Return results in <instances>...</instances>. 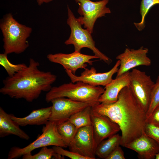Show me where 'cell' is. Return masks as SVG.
<instances>
[{"instance_id":"cell-1","label":"cell","mask_w":159,"mask_h":159,"mask_svg":"<svg viewBox=\"0 0 159 159\" xmlns=\"http://www.w3.org/2000/svg\"><path fill=\"white\" fill-rule=\"evenodd\" d=\"M91 109L108 117L119 125L122 133L121 145L123 147L140 136L144 131L147 112L135 99L129 86L120 91L116 102L107 104L100 103Z\"/></svg>"},{"instance_id":"cell-2","label":"cell","mask_w":159,"mask_h":159,"mask_svg":"<svg viewBox=\"0 0 159 159\" xmlns=\"http://www.w3.org/2000/svg\"><path fill=\"white\" fill-rule=\"evenodd\" d=\"M39 62L30 58L28 65L3 80L0 92L16 99L29 102L37 99L42 92L49 91L57 77L50 72L39 70Z\"/></svg>"},{"instance_id":"cell-3","label":"cell","mask_w":159,"mask_h":159,"mask_svg":"<svg viewBox=\"0 0 159 159\" xmlns=\"http://www.w3.org/2000/svg\"><path fill=\"white\" fill-rule=\"evenodd\" d=\"M76 82H71L52 87L46 95V102H49L54 98L65 97L88 104L92 107L100 103L99 99L104 92V88L100 86H92L81 81Z\"/></svg>"},{"instance_id":"cell-4","label":"cell","mask_w":159,"mask_h":159,"mask_svg":"<svg viewBox=\"0 0 159 159\" xmlns=\"http://www.w3.org/2000/svg\"><path fill=\"white\" fill-rule=\"evenodd\" d=\"M0 28L3 37L4 53L20 54L28 47L27 39L32 33V28L19 23L11 13L4 16Z\"/></svg>"},{"instance_id":"cell-5","label":"cell","mask_w":159,"mask_h":159,"mask_svg":"<svg viewBox=\"0 0 159 159\" xmlns=\"http://www.w3.org/2000/svg\"><path fill=\"white\" fill-rule=\"evenodd\" d=\"M68 18L67 23L71 29L68 39L64 42L67 45L72 44L75 51L80 52L82 49L87 48L91 50L98 59L108 64L112 62V59L102 52L95 46L91 34L82 25L78 18H76L69 6H67Z\"/></svg>"},{"instance_id":"cell-6","label":"cell","mask_w":159,"mask_h":159,"mask_svg":"<svg viewBox=\"0 0 159 159\" xmlns=\"http://www.w3.org/2000/svg\"><path fill=\"white\" fill-rule=\"evenodd\" d=\"M57 127L55 123L49 120L43 127L42 134L34 141L24 148H11L8 153V159H17L35 149L49 146L67 147L58 132Z\"/></svg>"},{"instance_id":"cell-7","label":"cell","mask_w":159,"mask_h":159,"mask_svg":"<svg viewBox=\"0 0 159 159\" xmlns=\"http://www.w3.org/2000/svg\"><path fill=\"white\" fill-rule=\"evenodd\" d=\"M78 5L77 12L81 16L78 18L85 28L92 34L97 19L105 16L111 11L106 5L109 0L93 1L91 0H74Z\"/></svg>"},{"instance_id":"cell-8","label":"cell","mask_w":159,"mask_h":159,"mask_svg":"<svg viewBox=\"0 0 159 159\" xmlns=\"http://www.w3.org/2000/svg\"><path fill=\"white\" fill-rule=\"evenodd\" d=\"M129 87L138 102L147 113L155 83L146 73L136 68L130 72Z\"/></svg>"},{"instance_id":"cell-9","label":"cell","mask_w":159,"mask_h":159,"mask_svg":"<svg viewBox=\"0 0 159 159\" xmlns=\"http://www.w3.org/2000/svg\"><path fill=\"white\" fill-rule=\"evenodd\" d=\"M50 102L52 105L51 114L49 120L57 125L68 120L70 117L76 113L87 107L91 106L88 104L65 97L55 98Z\"/></svg>"},{"instance_id":"cell-10","label":"cell","mask_w":159,"mask_h":159,"mask_svg":"<svg viewBox=\"0 0 159 159\" xmlns=\"http://www.w3.org/2000/svg\"><path fill=\"white\" fill-rule=\"evenodd\" d=\"M69 148L70 150L88 159H96V146L92 125L78 128Z\"/></svg>"},{"instance_id":"cell-11","label":"cell","mask_w":159,"mask_h":159,"mask_svg":"<svg viewBox=\"0 0 159 159\" xmlns=\"http://www.w3.org/2000/svg\"><path fill=\"white\" fill-rule=\"evenodd\" d=\"M47 58L50 62L61 65L65 69L70 70L74 74L78 69L86 68L87 63L92 65L93 61L92 59L98 58L95 55L84 54L75 51L67 54L61 53L49 54Z\"/></svg>"},{"instance_id":"cell-12","label":"cell","mask_w":159,"mask_h":159,"mask_svg":"<svg viewBox=\"0 0 159 159\" xmlns=\"http://www.w3.org/2000/svg\"><path fill=\"white\" fill-rule=\"evenodd\" d=\"M148 51V48L143 46L136 50L126 48L123 52L116 57V59L120 61L116 77L138 66L150 65L151 61L147 55Z\"/></svg>"},{"instance_id":"cell-13","label":"cell","mask_w":159,"mask_h":159,"mask_svg":"<svg viewBox=\"0 0 159 159\" xmlns=\"http://www.w3.org/2000/svg\"><path fill=\"white\" fill-rule=\"evenodd\" d=\"M120 61L118 60L113 67L109 71L104 73H97L96 69L92 67L90 69H85L80 76H77L69 70L65 71L72 83L81 81L94 86H105L112 80V77L118 71Z\"/></svg>"},{"instance_id":"cell-14","label":"cell","mask_w":159,"mask_h":159,"mask_svg":"<svg viewBox=\"0 0 159 159\" xmlns=\"http://www.w3.org/2000/svg\"><path fill=\"white\" fill-rule=\"evenodd\" d=\"M91 120L96 147L102 140L120 130L119 125L108 117L93 111Z\"/></svg>"},{"instance_id":"cell-15","label":"cell","mask_w":159,"mask_h":159,"mask_svg":"<svg viewBox=\"0 0 159 159\" xmlns=\"http://www.w3.org/2000/svg\"><path fill=\"white\" fill-rule=\"evenodd\" d=\"M124 147L137 153L138 157L143 159H153L159 154V146L144 131L139 137L126 144Z\"/></svg>"},{"instance_id":"cell-16","label":"cell","mask_w":159,"mask_h":159,"mask_svg":"<svg viewBox=\"0 0 159 159\" xmlns=\"http://www.w3.org/2000/svg\"><path fill=\"white\" fill-rule=\"evenodd\" d=\"M130 78V72L128 71L112 79L105 86V91L99 98V102L107 104L116 102L120 91L125 87L129 85Z\"/></svg>"},{"instance_id":"cell-17","label":"cell","mask_w":159,"mask_h":159,"mask_svg":"<svg viewBox=\"0 0 159 159\" xmlns=\"http://www.w3.org/2000/svg\"><path fill=\"white\" fill-rule=\"evenodd\" d=\"M19 125L11 117L10 114L0 107V137L14 135L21 139L28 140L30 137L21 129Z\"/></svg>"},{"instance_id":"cell-18","label":"cell","mask_w":159,"mask_h":159,"mask_svg":"<svg viewBox=\"0 0 159 159\" xmlns=\"http://www.w3.org/2000/svg\"><path fill=\"white\" fill-rule=\"evenodd\" d=\"M51 114V106L34 110L29 115L23 117H17L11 114L10 115L20 126H25L45 125L49 121Z\"/></svg>"},{"instance_id":"cell-19","label":"cell","mask_w":159,"mask_h":159,"mask_svg":"<svg viewBox=\"0 0 159 159\" xmlns=\"http://www.w3.org/2000/svg\"><path fill=\"white\" fill-rule=\"evenodd\" d=\"M121 136L117 133L103 140L96 147V156L100 158L106 159L115 148L121 145Z\"/></svg>"},{"instance_id":"cell-20","label":"cell","mask_w":159,"mask_h":159,"mask_svg":"<svg viewBox=\"0 0 159 159\" xmlns=\"http://www.w3.org/2000/svg\"><path fill=\"white\" fill-rule=\"evenodd\" d=\"M58 132L63 141L69 147L77 132L78 128L68 120L57 125Z\"/></svg>"},{"instance_id":"cell-21","label":"cell","mask_w":159,"mask_h":159,"mask_svg":"<svg viewBox=\"0 0 159 159\" xmlns=\"http://www.w3.org/2000/svg\"><path fill=\"white\" fill-rule=\"evenodd\" d=\"M91 106H88L76 113L68 119L77 128L92 125Z\"/></svg>"},{"instance_id":"cell-22","label":"cell","mask_w":159,"mask_h":159,"mask_svg":"<svg viewBox=\"0 0 159 159\" xmlns=\"http://www.w3.org/2000/svg\"><path fill=\"white\" fill-rule=\"evenodd\" d=\"M0 64L5 69L10 77L13 76L27 66L23 63L18 64L12 63L8 58L7 54L4 53L0 54Z\"/></svg>"},{"instance_id":"cell-23","label":"cell","mask_w":159,"mask_h":159,"mask_svg":"<svg viewBox=\"0 0 159 159\" xmlns=\"http://www.w3.org/2000/svg\"><path fill=\"white\" fill-rule=\"evenodd\" d=\"M158 4L159 0H142L140 9L141 16V21L138 23H134L139 31H141L145 28V18L150 9L155 5Z\"/></svg>"},{"instance_id":"cell-24","label":"cell","mask_w":159,"mask_h":159,"mask_svg":"<svg viewBox=\"0 0 159 159\" xmlns=\"http://www.w3.org/2000/svg\"><path fill=\"white\" fill-rule=\"evenodd\" d=\"M56 153L53 149L49 148L47 147L42 148L40 151L37 154L32 155L31 153L22 156L23 159H50L54 157Z\"/></svg>"},{"instance_id":"cell-25","label":"cell","mask_w":159,"mask_h":159,"mask_svg":"<svg viewBox=\"0 0 159 159\" xmlns=\"http://www.w3.org/2000/svg\"><path fill=\"white\" fill-rule=\"evenodd\" d=\"M159 104V76L153 86L150 105L147 113V118L151 114L155 107Z\"/></svg>"},{"instance_id":"cell-26","label":"cell","mask_w":159,"mask_h":159,"mask_svg":"<svg viewBox=\"0 0 159 159\" xmlns=\"http://www.w3.org/2000/svg\"><path fill=\"white\" fill-rule=\"evenodd\" d=\"M63 148L60 146H53L52 148L55 153L63 156H66L72 159H88L87 157L72 151H69L64 150Z\"/></svg>"},{"instance_id":"cell-27","label":"cell","mask_w":159,"mask_h":159,"mask_svg":"<svg viewBox=\"0 0 159 159\" xmlns=\"http://www.w3.org/2000/svg\"><path fill=\"white\" fill-rule=\"evenodd\" d=\"M144 131L146 134L153 139L159 146V127L146 123Z\"/></svg>"},{"instance_id":"cell-28","label":"cell","mask_w":159,"mask_h":159,"mask_svg":"<svg viewBox=\"0 0 159 159\" xmlns=\"http://www.w3.org/2000/svg\"><path fill=\"white\" fill-rule=\"evenodd\" d=\"M146 123L159 127V104L154 109L147 119Z\"/></svg>"},{"instance_id":"cell-29","label":"cell","mask_w":159,"mask_h":159,"mask_svg":"<svg viewBox=\"0 0 159 159\" xmlns=\"http://www.w3.org/2000/svg\"><path fill=\"white\" fill-rule=\"evenodd\" d=\"M124 153L119 146L115 148L108 156L106 159H125Z\"/></svg>"},{"instance_id":"cell-30","label":"cell","mask_w":159,"mask_h":159,"mask_svg":"<svg viewBox=\"0 0 159 159\" xmlns=\"http://www.w3.org/2000/svg\"><path fill=\"white\" fill-rule=\"evenodd\" d=\"M53 0H37V2L39 6L42 5L44 3H48Z\"/></svg>"},{"instance_id":"cell-31","label":"cell","mask_w":159,"mask_h":159,"mask_svg":"<svg viewBox=\"0 0 159 159\" xmlns=\"http://www.w3.org/2000/svg\"><path fill=\"white\" fill-rule=\"evenodd\" d=\"M155 158L159 159V154H158L156 155Z\"/></svg>"}]
</instances>
